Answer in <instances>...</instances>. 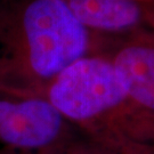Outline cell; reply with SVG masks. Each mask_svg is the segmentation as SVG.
Segmentation results:
<instances>
[{
  "label": "cell",
  "mask_w": 154,
  "mask_h": 154,
  "mask_svg": "<svg viewBox=\"0 0 154 154\" xmlns=\"http://www.w3.org/2000/svg\"><path fill=\"white\" fill-rule=\"evenodd\" d=\"M32 97L48 102L65 120H94L131 100L106 51L75 61L37 90Z\"/></svg>",
  "instance_id": "cell-2"
},
{
  "label": "cell",
  "mask_w": 154,
  "mask_h": 154,
  "mask_svg": "<svg viewBox=\"0 0 154 154\" xmlns=\"http://www.w3.org/2000/svg\"><path fill=\"white\" fill-rule=\"evenodd\" d=\"M65 0H0V91L32 96L67 66L105 51Z\"/></svg>",
  "instance_id": "cell-1"
},
{
  "label": "cell",
  "mask_w": 154,
  "mask_h": 154,
  "mask_svg": "<svg viewBox=\"0 0 154 154\" xmlns=\"http://www.w3.org/2000/svg\"><path fill=\"white\" fill-rule=\"evenodd\" d=\"M105 51L131 98L154 112V33L111 37Z\"/></svg>",
  "instance_id": "cell-5"
},
{
  "label": "cell",
  "mask_w": 154,
  "mask_h": 154,
  "mask_svg": "<svg viewBox=\"0 0 154 154\" xmlns=\"http://www.w3.org/2000/svg\"><path fill=\"white\" fill-rule=\"evenodd\" d=\"M93 32L105 37L154 33V0H65Z\"/></svg>",
  "instance_id": "cell-4"
},
{
  "label": "cell",
  "mask_w": 154,
  "mask_h": 154,
  "mask_svg": "<svg viewBox=\"0 0 154 154\" xmlns=\"http://www.w3.org/2000/svg\"><path fill=\"white\" fill-rule=\"evenodd\" d=\"M65 119L45 99L0 91V143L7 147L45 149L61 137Z\"/></svg>",
  "instance_id": "cell-3"
}]
</instances>
